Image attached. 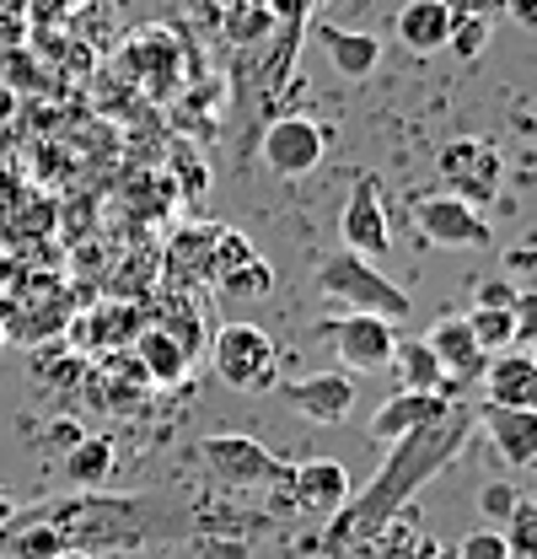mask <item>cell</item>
I'll use <instances>...</instances> for the list:
<instances>
[{"label":"cell","mask_w":537,"mask_h":559,"mask_svg":"<svg viewBox=\"0 0 537 559\" xmlns=\"http://www.w3.org/2000/svg\"><path fill=\"white\" fill-rule=\"evenodd\" d=\"M393 371H398L403 393H435V399H446V404H463V382H452V377L435 366V355L425 349V340H398Z\"/></svg>","instance_id":"obj_20"},{"label":"cell","mask_w":537,"mask_h":559,"mask_svg":"<svg viewBox=\"0 0 537 559\" xmlns=\"http://www.w3.org/2000/svg\"><path fill=\"white\" fill-rule=\"evenodd\" d=\"M533 474H537V463H533Z\"/></svg>","instance_id":"obj_43"},{"label":"cell","mask_w":537,"mask_h":559,"mask_svg":"<svg viewBox=\"0 0 537 559\" xmlns=\"http://www.w3.org/2000/svg\"><path fill=\"white\" fill-rule=\"evenodd\" d=\"M274 393L312 425H338L355 409V377L349 371H312V377H296V382L274 388Z\"/></svg>","instance_id":"obj_13"},{"label":"cell","mask_w":537,"mask_h":559,"mask_svg":"<svg viewBox=\"0 0 537 559\" xmlns=\"http://www.w3.org/2000/svg\"><path fill=\"white\" fill-rule=\"evenodd\" d=\"M452 555L457 559H511V549H505V538H500L494 527H473Z\"/></svg>","instance_id":"obj_30"},{"label":"cell","mask_w":537,"mask_h":559,"mask_svg":"<svg viewBox=\"0 0 537 559\" xmlns=\"http://www.w3.org/2000/svg\"><path fill=\"white\" fill-rule=\"evenodd\" d=\"M473 340H478V349L494 360V355H505V349H516V323H511V307L505 312H484V307H473L468 318Z\"/></svg>","instance_id":"obj_27"},{"label":"cell","mask_w":537,"mask_h":559,"mask_svg":"<svg viewBox=\"0 0 537 559\" xmlns=\"http://www.w3.org/2000/svg\"><path fill=\"white\" fill-rule=\"evenodd\" d=\"M226 5H242V0H226Z\"/></svg>","instance_id":"obj_42"},{"label":"cell","mask_w":537,"mask_h":559,"mask_svg":"<svg viewBox=\"0 0 537 559\" xmlns=\"http://www.w3.org/2000/svg\"><path fill=\"white\" fill-rule=\"evenodd\" d=\"M151 318L145 312H134V307H108V312H92V345L103 349H130L140 340V329H145Z\"/></svg>","instance_id":"obj_26"},{"label":"cell","mask_w":537,"mask_h":559,"mask_svg":"<svg viewBox=\"0 0 537 559\" xmlns=\"http://www.w3.org/2000/svg\"><path fill=\"white\" fill-rule=\"evenodd\" d=\"M419 559H457V555H452V549H441V544H430V549H425Z\"/></svg>","instance_id":"obj_38"},{"label":"cell","mask_w":537,"mask_h":559,"mask_svg":"<svg viewBox=\"0 0 537 559\" xmlns=\"http://www.w3.org/2000/svg\"><path fill=\"white\" fill-rule=\"evenodd\" d=\"M527 355H533V360H537V334H533V345H527Z\"/></svg>","instance_id":"obj_40"},{"label":"cell","mask_w":537,"mask_h":559,"mask_svg":"<svg viewBox=\"0 0 537 559\" xmlns=\"http://www.w3.org/2000/svg\"><path fill=\"white\" fill-rule=\"evenodd\" d=\"M210 366L237 393H268L279 377V349L259 323H226L210 334Z\"/></svg>","instance_id":"obj_4"},{"label":"cell","mask_w":537,"mask_h":559,"mask_svg":"<svg viewBox=\"0 0 537 559\" xmlns=\"http://www.w3.org/2000/svg\"><path fill=\"white\" fill-rule=\"evenodd\" d=\"M468 436H473V409L468 404H452L435 425H425V430L393 441V452L382 457L377 479L366 489H355V495L344 500V511L323 527V549L338 555V549H349L355 538L377 533L382 522H393L398 511H408V500H414L419 489L430 485V479H441V474L457 463V452L468 447Z\"/></svg>","instance_id":"obj_1"},{"label":"cell","mask_w":537,"mask_h":559,"mask_svg":"<svg viewBox=\"0 0 537 559\" xmlns=\"http://www.w3.org/2000/svg\"><path fill=\"white\" fill-rule=\"evenodd\" d=\"M511 323H516V349L533 345L537 334V296L533 290H516V301H511Z\"/></svg>","instance_id":"obj_31"},{"label":"cell","mask_w":537,"mask_h":559,"mask_svg":"<svg viewBox=\"0 0 537 559\" xmlns=\"http://www.w3.org/2000/svg\"><path fill=\"white\" fill-rule=\"evenodd\" d=\"M114 463H119L114 436H86V441H75L65 457H60V474H65L75 489H97L114 474Z\"/></svg>","instance_id":"obj_24"},{"label":"cell","mask_w":537,"mask_h":559,"mask_svg":"<svg viewBox=\"0 0 537 559\" xmlns=\"http://www.w3.org/2000/svg\"><path fill=\"white\" fill-rule=\"evenodd\" d=\"M500 5L511 11V22H522V27L537 33V0H500Z\"/></svg>","instance_id":"obj_36"},{"label":"cell","mask_w":537,"mask_h":559,"mask_svg":"<svg viewBox=\"0 0 537 559\" xmlns=\"http://www.w3.org/2000/svg\"><path fill=\"white\" fill-rule=\"evenodd\" d=\"M200 463L210 468V479L226 489H264L285 479V463L253 436H204Z\"/></svg>","instance_id":"obj_8"},{"label":"cell","mask_w":537,"mask_h":559,"mask_svg":"<svg viewBox=\"0 0 537 559\" xmlns=\"http://www.w3.org/2000/svg\"><path fill=\"white\" fill-rule=\"evenodd\" d=\"M473 419L484 425V436H489V447L500 452L505 468H533L537 463V415L533 409H494V404H484Z\"/></svg>","instance_id":"obj_15"},{"label":"cell","mask_w":537,"mask_h":559,"mask_svg":"<svg viewBox=\"0 0 537 559\" xmlns=\"http://www.w3.org/2000/svg\"><path fill=\"white\" fill-rule=\"evenodd\" d=\"M274 489V506H290L301 516H318V522H334L349 500V468L334 457H312V463H296L285 468V479Z\"/></svg>","instance_id":"obj_9"},{"label":"cell","mask_w":537,"mask_h":559,"mask_svg":"<svg viewBox=\"0 0 537 559\" xmlns=\"http://www.w3.org/2000/svg\"><path fill=\"white\" fill-rule=\"evenodd\" d=\"M414 226L425 242L435 248H489L494 242V226L484 221V210L463 205L452 194H425L414 200Z\"/></svg>","instance_id":"obj_12"},{"label":"cell","mask_w":537,"mask_h":559,"mask_svg":"<svg viewBox=\"0 0 537 559\" xmlns=\"http://www.w3.org/2000/svg\"><path fill=\"white\" fill-rule=\"evenodd\" d=\"M349 549H355V559H419L430 549V538H425V527H419L414 511H398L393 522H382L377 533L355 538Z\"/></svg>","instance_id":"obj_22"},{"label":"cell","mask_w":537,"mask_h":559,"mask_svg":"<svg viewBox=\"0 0 537 559\" xmlns=\"http://www.w3.org/2000/svg\"><path fill=\"white\" fill-rule=\"evenodd\" d=\"M86 436H92V430H81L75 419H55V425H49V452H60V457H65L70 447H75V441H86Z\"/></svg>","instance_id":"obj_35"},{"label":"cell","mask_w":537,"mask_h":559,"mask_svg":"<svg viewBox=\"0 0 537 559\" xmlns=\"http://www.w3.org/2000/svg\"><path fill=\"white\" fill-rule=\"evenodd\" d=\"M55 559H92V555H55Z\"/></svg>","instance_id":"obj_41"},{"label":"cell","mask_w":537,"mask_h":559,"mask_svg":"<svg viewBox=\"0 0 537 559\" xmlns=\"http://www.w3.org/2000/svg\"><path fill=\"white\" fill-rule=\"evenodd\" d=\"M505 549L511 559H537V500H516V511L505 516Z\"/></svg>","instance_id":"obj_28"},{"label":"cell","mask_w":537,"mask_h":559,"mask_svg":"<svg viewBox=\"0 0 537 559\" xmlns=\"http://www.w3.org/2000/svg\"><path fill=\"white\" fill-rule=\"evenodd\" d=\"M5 522H11V495L0 489V527H5Z\"/></svg>","instance_id":"obj_39"},{"label":"cell","mask_w":537,"mask_h":559,"mask_svg":"<svg viewBox=\"0 0 537 559\" xmlns=\"http://www.w3.org/2000/svg\"><path fill=\"white\" fill-rule=\"evenodd\" d=\"M516 500H522V495H516L511 485H484L478 489V511H484V516H500V522L516 511Z\"/></svg>","instance_id":"obj_33"},{"label":"cell","mask_w":537,"mask_h":559,"mask_svg":"<svg viewBox=\"0 0 537 559\" xmlns=\"http://www.w3.org/2000/svg\"><path fill=\"white\" fill-rule=\"evenodd\" d=\"M318 38H323V49H329V60H334V70L344 75V81H366V75L377 70V60H382V44H377L371 33H349V27H323Z\"/></svg>","instance_id":"obj_23"},{"label":"cell","mask_w":537,"mask_h":559,"mask_svg":"<svg viewBox=\"0 0 537 559\" xmlns=\"http://www.w3.org/2000/svg\"><path fill=\"white\" fill-rule=\"evenodd\" d=\"M27 522L49 527L60 555H92V559L114 555V549H140L151 538H189L200 527L167 495H103V489L33 506Z\"/></svg>","instance_id":"obj_2"},{"label":"cell","mask_w":537,"mask_h":559,"mask_svg":"<svg viewBox=\"0 0 537 559\" xmlns=\"http://www.w3.org/2000/svg\"><path fill=\"white\" fill-rule=\"evenodd\" d=\"M484 5H494V0H478V5H457V0H452V33H446V49H452L457 60H468V66L489 49V16H484Z\"/></svg>","instance_id":"obj_25"},{"label":"cell","mask_w":537,"mask_h":559,"mask_svg":"<svg viewBox=\"0 0 537 559\" xmlns=\"http://www.w3.org/2000/svg\"><path fill=\"white\" fill-rule=\"evenodd\" d=\"M119 66L130 70L151 97H172V86H183L178 44H172V33H167V27H145L140 38H130V49H124V60H119Z\"/></svg>","instance_id":"obj_14"},{"label":"cell","mask_w":537,"mask_h":559,"mask_svg":"<svg viewBox=\"0 0 537 559\" xmlns=\"http://www.w3.org/2000/svg\"><path fill=\"white\" fill-rule=\"evenodd\" d=\"M312 334L329 340V349L344 360V371H382V366H393V349H398V329L387 318H371V312L323 318Z\"/></svg>","instance_id":"obj_6"},{"label":"cell","mask_w":537,"mask_h":559,"mask_svg":"<svg viewBox=\"0 0 537 559\" xmlns=\"http://www.w3.org/2000/svg\"><path fill=\"white\" fill-rule=\"evenodd\" d=\"M204 559H248V544H237V538H220V544H204Z\"/></svg>","instance_id":"obj_37"},{"label":"cell","mask_w":537,"mask_h":559,"mask_svg":"<svg viewBox=\"0 0 537 559\" xmlns=\"http://www.w3.org/2000/svg\"><path fill=\"white\" fill-rule=\"evenodd\" d=\"M511 301H516V290H511L505 280H484V285H478V307H484V312H505Z\"/></svg>","instance_id":"obj_34"},{"label":"cell","mask_w":537,"mask_h":559,"mask_svg":"<svg viewBox=\"0 0 537 559\" xmlns=\"http://www.w3.org/2000/svg\"><path fill=\"white\" fill-rule=\"evenodd\" d=\"M435 173H441V183H446V194H452V200L484 210V205H494V194H500V183H505V156H500V145H494V140L457 135V140H446V145H441Z\"/></svg>","instance_id":"obj_5"},{"label":"cell","mask_w":537,"mask_h":559,"mask_svg":"<svg viewBox=\"0 0 537 559\" xmlns=\"http://www.w3.org/2000/svg\"><path fill=\"white\" fill-rule=\"evenodd\" d=\"M425 349L435 355V366H441L452 382H478V377H484V366H489V355H484L478 340H473L468 318H441V323H430Z\"/></svg>","instance_id":"obj_16"},{"label":"cell","mask_w":537,"mask_h":559,"mask_svg":"<svg viewBox=\"0 0 537 559\" xmlns=\"http://www.w3.org/2000/svg\"><path fill=\"white\" fill-rule=\"evenodd\" d=\"M393 33L408 55H435L446 49V33H452V0H403L398 16H393Z\"/></svg>","instance_id":"obj_19"},{"label":"cell","mask_w":537,"mask_h":559,"mask_svg":"<svg viewBox=\"0 0 537 559\" xmlns=\"http://www.w3.org/2000/svg\"><path fill=\"white\" fill-rule=\"evenodd\" d=\"M323 151H329V130L318 119H301V114L274 119L264 130V145H259V156H264V167L274 178H307V173H318Z\"/></svg>","instance_id":"obj_10"},{"label":"cell","mask_w":537,"mask_h":559,"mask_svg":"<svg viewBox=\"0 0 537 559\" xmlns=\"http://www.w3.org/2000/svg\"><path fill=\"white\" fill-rule=\"evenodd\" d=\"M215 285H220L226 296H237V301H242V296H264L268 285H274V270H268L264 259H253V264L231 270V275H226V280H215Z\"/></svg>","instance_id":"obj_29"},{"label":"cell","mask_w":537,"mask_h":559,"mask_svg":"<svg viewBox=\"0 0 537 559\" xmlns=\"http://www.w3.org/2000/svg\"><path fill=\"white\" fill-rule=\"evenodd\" d=\"M81 393H86V404H97L108 415H134L156 388H151V377L140 371V360L130 349H108L97 366L81 371Z\"/></svg>","instance_id":"obj_11"},{"label":"cell","mask_w":537,"mask_h":559,"mask_svg":"<svg viewBox=\"0 0 537 559\" xmlns=\"http://www.w3.org/2000/svg\"><path fill=\"white\" fill-rule=\"evenodd\" d=\"M338 248L377 264L393 253V231H387V205H382V183L371 173H355L349 200L338 210Z\"/></svg>","instance_id":"obj_7"},{"label":"cell","mask_w":537,"mask_h":559,"mask_svg":"<svg viewBox=\"0 0 537 559\" xmlns=\"http://www.w3.org/2000/svg\"><path fill=\"white\" fill-rule=\"evenodd\" d=\"M318 290H323L329 301H338L344 312H371V318H387L393 329L408 323V312H414V301H408L377 264H366V259H355V253H344V248L318 264Z\"/></svg>","instance_id":"obj_3"},{"label":"cell","mask_w":537,"mask_h":559,"mask_svg":"<svg viewBox=\"0 0 537 559\" xmlns=\"http://www.w3.org/2000/svg\"><path fill=\"white\" fill-rule=\"evenodd\" d=\"M484 388L494 409H533L537 415V360L527 349H505L484 366Z\"/></svg>","instance_id":"obj_17"},{"label":"cell","mask_w":537,"mask_h":559,"mask_svg":"<svg viewBox=\"0 0 537 559\" xmlns=\"http://www.w3.org/2000/svg\"><path fill=\"white\" fill-rule=\"evenodd\" d=\"M172 162H183V194H189V200H200V194H204V183H210V178H204L200 151H194L189 140H178V151H172Z\"/></svg>","instance_id":"obj_32"},{"label":"cell","mask_w":537,"mask_h":559,"mask_svg":"<svg viewBox=\"0 0 537 559\" xmlns=\"http://www.w3.org/2000/svg\"><path fill=\"white\" fill-rule=\"evenodd\" d=\"M130 355L140 360V371L151 377V388H178V382L189 377V360H194L189 349L178 345L167 329H156V323L140 329V340L130 345Z\"/></svg>","instance_id":"obj_21"},{"label":"cell","mask_w":537,"mask_h":559,"mask_svg":"<svg viewBox=\"0 0 537 559\" xmlns=\"http://www.w3.org/2000/svg\"><path fill=\"white\" fill-rule=\"evenodd\" d=\"M446 409H452V404H446V399H435V393H393V399L371 415L366 436H371V441H382V447H393V441H403V436H414V430L435 425Z\"/></svg>","instance_id":"obj_18"}]
</instances>
